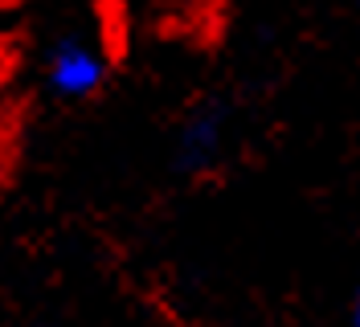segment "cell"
<instances>
[{"mask_svg": "<svg viewBox=\"0 0 360 327\" xmlns=\"http://www.w3.org/2000/svg\"><path fill=\"white\" fill-rule=\"evenodd\" d=\"M45 90L62 103H86L111 78V49L103 41H90L82 33L53 37L41 58Z\"/></svg>", "mask_w": 360, "mask_h": 327, "instance_id": "6da1fadb", "label": "cell"}, {"mask_svg": "<svg viewBox=\"0 0 360 327\" xmlns=\"http://www.w3.org/2000/svg\"><path fill=\"white\" fill-rule=\"evenodd\" d=\"M225 135H229V103L225 98L197 103L172 135V172L188 176V180L213 172L221 164Z\"/></svg>", "mask_w": 360, "mask_h": 327, "instance_id": "7a4b0ae2", "label": "cell"}, {"mask_svg": "<svg viewBox=\"0 0 360 327\" xmlns=\"http://www.w3.org/2000/svg\"><path fill=\"white\" fill-rule=\"evenodd\" d=\"M29 148V107L17 98H0V193L17 184Z\"/></svg>", "mask_w": 360, "mask_h": 327, "instance_id": "3957f363", "label": "cell"}, {"mask_svg": "<svg viewBox=\"0 0 360 327\" xmlns=\"http://www.w3.org/2000/svg\"><path fill=\"white\" fill-rule=\"evenodd\" d=\"M348 323L360 327V283H356V290H352V311H348Z\"/></svg>", "mask_w": 360, "mask_h": 327, "instance_id": "277c9868", "label": "cell"}, {"mask_svg": "<svg viewBox=\"0 0 360 327\" xmlns=\"http://www.w3.org/2000/svg\"><path fill=\"white\" fill-rule=\"evenodd\" d=\"M25 327H62V323H53V319H33V323H25Z\"/></svg>", "mask_w": 360, "mask_h": 327, "instance_id": "5b68a950", "label": "cell"}, {"mask_svg": "<svg viewBox=\"0 0 360 327\" xmlns=\"http://www.w3.org/2000/svg\"><path fill=\"white\" fill-rule=\"evenodd\" d=\"M356 13H360V0H356Z\"/></svg>", "mask_w": 360, "mask_h": 327, "instance_id": "8992f818", "label": "cell"}]
</instances>
